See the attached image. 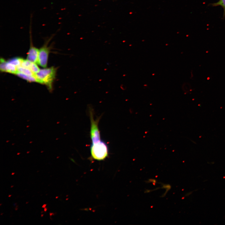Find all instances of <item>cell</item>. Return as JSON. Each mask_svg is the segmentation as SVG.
Returning <instances> with one entry per match:
<instances>
[{
	"label": "cell",
	"instance_id": "obj_10",
	"mask_svg": "<svg viewBox=\"0 0 225 225\" xmlns=\"http://www.w3.org/2000/svg\"><path fill=\"white\" fill-rule=\"evenodd\" d=\"M28 69L31 70L33 73H36L39 72L40 70L36 65V63L31 62Z\"/></svg>",
	"mask_w": 225,
	"mask_h": 225
},
{
	"label": "cell",
	"instance_id": "obj_6",
	"mask_svg": "<svg viewBox=\"0 0 225 225\" xmlns=\"http://www.w3.org/2000/svg\"><path fill=\"white\" fill-rule=\"evenodd\" d=\"M17 76L29 82H36L40 83L39 80L34 76H29L28 75L17 72L16 74Z\"/></svg>",
	"mask_w": 225,
	"mask_h": 225
},
{
	"label": "cell",
	"instance_id": "obj_4",
	"mask_svg": "<svg viewBox=\"0 0 225 225\" xmlns=\"http://www.w3.org/2000/svg\"><path fill=\"white\" fill-rule=\"evenodd\" d=\"M50 50L49 48L45 45L39 50L38 65L44 68H46L47 66Z\"/></svg>",
	"mask_w": 225,
	"mask_h": 225
},
{
	"label": "cell",
	"instance_id": "obj_3",
	"mask_svg": "<svg viewBox=\"0 0 225 225\" xmlns=\"http://www.w3.org/2000/svg\"><path fill=\"white\" fill-rule=\"evenodd\" d=\"M89 113L91 123L90 137L91 139L92 144H95L101 140L98 126L100 118H97L95 120L94 119L93 112L91 110H90Z\"/></svg>",
	"mask_w": 225,
	"mask_h": 225
},
{
	"label": "cell",
	"instance_id": "obj_2",
	"mask_svg": "<svg viewBox=\"0 0 225 225\" xmlns=\"http://www.w3.org/2000/svg\"><path fill=\"white\" fill-rule=\"evenodd\" d=\"M108 148L106 142L102 140L97 143L92 144L90 149L92 158L99 161L104 160L108 156Z\"/></svg>",
	"mask_w": 225,
	"mask_h": 225
},
{
	"label": "cell",
	"instance_id": "obj_1",
	"mask_svg": "<svg viewBox=\"0 0 225 225\" xmlns=\"http://www.w3.org/2000/svg\"><path fill=\"white\" fill-rule=\"evenodd\" d=\"M56 70L55 68L40 70L39 72L35 74V76L40 83L46 85L50 92L52 91V85L56 76Z\"/></svg>",
	"mask_w": 225,
	"mask_h": 225
},
{
	"label": "cell",
	"instance_id": "obj_5",
	"mask_svg": "<svg viewBox=\"0 0 225 225\" xmlns=\"http://www.w3.org/2000/svg\"><path fill=\"white\" fill-rule=\"evenodd\" d=\"M39 50L33 46L30 48L27 54V59L38 65Z\"/></svg>",
	"mask_w": 225,
	"mask_h": 225
},
{
	"label": "cell",
	"instance_id": "obj_8",
	"mask_svg": "<svg viewBox=\"0 0 225 225\" xmlns=\"http://www.w3.org/2000/svg\"><path fill=\"white\" fill-rule=\"evenodd\" d=\"M17 70L18 72L28 75V76H35V74L33 73L31 70L21 66L17 67Z\"/></svg>",
	"mask_w": 225,
	"mask_h": 225
},
{
	"label": "cell",
	"instance_id": "obj_7",
	"mask_svg": "<svg viewBox=\"0 0 225 225\" xmlns=\"http://www.w3.org/2000/svg\"><path fill=\"white\" fill-rule=\"evenodd\" d=\"M5 72L16 74L17 72V67L16 66L6 61L5 65Z\"/></svg>",
	"mask_w": 225,
	"mask_h": 225
},
{
	"label": "cell",
	"instance_id": "obj_9",
	"mask_svg": "<svg viewBox=\"0 0 225 225\" xmlns=\"http://www.w3.org/2000/svg\"><path fill=\"white\" fill-rule=\"evenodd\" d=\"M23 59L20 58H14L10 59L7 61L17 67L21 66V63Z\"/></svg>",
	"mask_w": 225,
	"mask_h": 225
},
{
	"label": "cell",
	"instance_id": "obj_12",
	"mask_svg": "<svg viewBox=\"0 0 225 225\" xmlns=\"http://www.w3.org/2000/svg\"><path fill=\"white\" fill-rule=\"evenodd\" d=\"M6 61L5 59L1 58L0 64V70L2 72H5V65Z\"/></svg>",
	"mask_w": 225,
	"mask_h": 225
},
{
	"label": "cell",
	"instance_id": "obj_11",
	"mask_svg": "<svg viewBox=\"0 0 225 225\" xmlns=\"http://www.w3.org/2000/svg\"><path fill=\"white\" fill-rule=\"evenodd\" d=\"M211 5L214 7L220 6L222 7L224 9V17H225V0H220L217 2L212 3Z\"/></svg>",
	"mask_w": 225,
	"mask_h": 225
}]
</instances>
